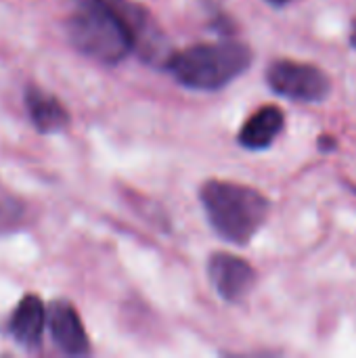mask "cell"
<instances>
[{
    "instance_id": "6da1fadb",
    "label": "cell",
    "mask_w": 356,
    "mask_h": 358,
    "mask_svg": "<svg viewBox=\"0 0 356 358\" xmlns=\"http://www.w3.org/2000/svg\"><path fill=\"white\" fill-rule=\"evenodd\" d=\"M199 201L214 233L233 245H248L271 214L264 193L231 180H208L199 189Z\"/></svg>"
},
{
    "instance_id": "8fae6325",
    "label": "cell",
    "mask_w": 356,
    "mask_h": 358,
    "mask_svg": "<svg viewBox=\"0 0 356 358\" xmlns=\"http://www.w3.org/2000/svg\"><path fill=\"white\" fill-rule=\"evenodd\" d=\"M21 222V206L19 201L0 195V233H6L15 229Z\"/></svg>"
},
{
    "instance_id": "7c38bea8",
    "label": "cell",
    "mask_w": 356,
    "mask_h": 358,
    "mask_svg": "<svg viewBox=\"0 0 356 358\" xmlns=\"http://www.w3.org/2000/svg\"><path fill=\"white\" fill-rule=\"evenodd\" d=\"M317 147H319L321 153L327 155V153L338 151V141H336V136H332V134H321L319 141H317Z\"/></svg>"
},
{
    "instance_id": "8992f818",
    "label": "cell",
    "mask_w": 356,
    "mask_h": 358,
    "mask_svg": "<svg viewBox=\"0 0 356 358\" xmlns=\"http://www.w3.org/2000/svg\"><path fill=\"white\" fill-rule=\"evenodd\" d=\"M208 277L218 298L229 304L243 302L258 281V275L250 262L227 252L212 254L208 262Z\"/></svg>"
},
{
    "instance_id": "52a82bcc",
    "label": "cell",
    "mask_w": 356,
    "mask_h": 358,
    "mask_svg": "<svg viewBox=\"0 0 356 358\" xmlns=\"http://www.w3.org/2000/svg\"><path fill=\"white\" fill-rule=\"evenodd\" d=\"M46 327L55 342V346L67 357H84L90 350L88 336L84 331L82 319L76 308L65 302L57 300L46 308Z\"/></svg>"
},
{
    "instance_id": "30bf717a",
    "label": "cell",
    "mask_w": 356,
    "mask_h": 358,
    "mask_svg": "<svg viewBox=\"0 0 356 358\" xmlns=\"http://www.w3.org/2000/svg\"><path fill=\"white\" fill-rule=\"evenodd\" d=\"M25 109L34 128L42 134L61 132L69 124V113L63 103L38 86H29L25 90Z\"/></svg>"
},
{
    "instance_id": "ba28073f",
    "label": "cell",
    "mask_w": 356,
    "mask_h": 358,
    "mask_svg": "<svg viewBox=\"0 0 356 358\" xmlns=\"http://www.w3.org/2000/svg\"><path fill=\"white\" fill-rule=\"evenodd\" d=\"M44 329H46V306L42 304V300L31 294L21 298V302L15 306L6 323V334L10 336V340L19 348L34 352L42 344Z\"/></svg>"
},
{
    "instance_id": "277c9868",
    "label": "cell",
    "mask_w": 356,
    "mask_h": 358,
    "mask_svg": "<svg viewBox=\"0 0 356 358\" xmlns=\"http://www.w3.org/2000/svg\"><path fill=\"white\" fill-rule=\"evenodd\" d=\"M266 84L275 94L304 105L323 103L332 94V80L321 67L292 59L273 61L266 69Z\"/></svg>"
},
{
    "instance_id": "4fadbf2b",
    "label": "cell",
    "mask_w": 356,
    "mask_h": 358,
    "mask_svg": "<svg viewBox=\"0 0 356 358\" xmlns=\"http://www.w3.org/2000/svg\"><path fill=\"white\" fill-rule=\"evenodd\" d=\"M266 4H271L273 8H285L287 4H292L294 0H264Z\"/></svg>"
},
{
    "instance_id": "5bb4252c",
    "label": "cell",
    "mask_w": 356,
    "mask_h": 358,
    "mask_svg": "<svg viewBox=\"0 0 356 358\" xmlns=\"http://www.w3.org/2000/svg\"><path fill=\"white\" fill-rule=\"evenodd\" d=\"M350 44H353V48H356V23L353 27V34H350Z\"/></svg>"
},
{
    "instance_id": "3957f363",
    "label": "cell",
    "mask_w": 356,
    "mask_h": 358,
    "mask_svg": "<svg viewBox=\"0 0 356 358\" xmlns=\"http://www.w3.org/2000/svg\"><path fill=\"white\" fill-rule=\"evenodd\" d=\"M67 36L82 55L105 65L132 52L130 31L109 0H78L67 19Z\"/></svg>"
},
{
    "instance_id": "7a4b0ae2",
    "label": "cell",
    "mask_w": 356,
    "mask_h": 358,
    "mask_svg": "<svg viewBox=\"0 0 356 358\" xmlns=\"http://www.w3.org/2000/svg\"><path fill=\"white\" fill-rule=\"evenodd\" d=\"M252 48L237 40L195 44L172 52L166 69L185 88L214 92L243 76L252 65Z\"/></svg>"
},
{
    "instance_id": "5b68a950",
    "label": "cell",
    "mask_w": 356,
    "mask_h": 358,
    "mask_svg": "<svg viewBox=\"0 0 356 358\" xmlns=\"http://www.w3.org/2000/svg\"><path fill=\"white\" fill-rule=\"evenodd\" d=\"M109 2L120 13L122 21L130 31L132 52H136L149 65L166 67V63L172 57V48L166 34L153 21V17L141 4H134L130 0H109Z\"/></svg>"
},
{
    "instance_id": "9c48e42d",
    "label": "cell",
    "mask_w": 356,
    "mask_h": 358,
    "mask_svg": "<svg viewBox=\"0 0 356 358\" xmlns=\"http://www.w3.org/2000/svg\"><path fill=\"white\" fill-rule=\"evenodd\" d=\"M285 128V113L277 105H264L256 109L241 126L237 143L248 151L269 149Z\"/></svg>"
}]
</instances>
